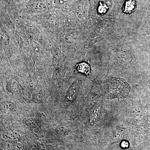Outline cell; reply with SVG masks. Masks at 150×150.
Masks as SVG:
<instances>
[{"label": "cell", "mask_w": 150, "mask_h": 150, "mask_svg": "<svg viewBox=\"0 0 150 150\" xmlns=\"http://www.w3.org/2000/svg\"><path fill=\"white\" fill-rule=\"evenodd\" d=\"M130 87L125 83L119 80H113L108 83L105 95L108 99L126 97L130 92Z\"/></svg>", "instance_id": "obj_1"}, {"label": "cell", "mask_w": 150, "mask_h": 150, "mask_svg": "<svg viewBox=\"0 0 150 150\" xmlns=\"http://www.w3.org/2000/svg\"><path fill=\"white\" fill-rule=\"evenodd\" d=\"M100 110L101 107L99 104L96 105L92 108L89 118L91 125H94L97 122L100 115Z\"/></svg>", "instance_id": "obj_2"}, {"label": "cell", "mask_w": 150, "mask_h": 150, "mask_svg": "<svg viewBox=\"0 0 150 150\" xmlns=\"http://www.w3.org/2000/svg\"><path fill=\"white\" fill-rule=\"evenodd\" d=\"M137 8V2L135 0H126L123 4L122 10L125 13L131 14Z\"/></svg>", "instance_id": "obj_3"}, {"label": "cell", "mask_w": 150, "mask_h": 150, "mask_svg": "<svg viewBox=\"0 0 150 150\" xmlns=\"http://www.w3.org/2000/svg\"><path fill=\"white\" fill-rule=\"evenodd\" d=\"M78 88L76 84H74L71 87L68 91L67 95V98L69 101H74L78 94Z\"/></svg>", "instance_id": "obj_4"}, {"label": "cell", "mask_w": 150, "mask_h": 150, "mask_svg": "<svg viewBox=\"0 0 150 150\" xmlns=\"http://www.w3.org/2000/svg\"><path fill=\"white\" fill-rule=\"evenodd\" d=\"M76 70L79 72L84 74L88 75L90 73V66L87 63L83 62L76 66Z\"/></svg>", "instance_id": "obj_5"}, {"label": "cell", "mask_w": 150, "mask_h": 150, "mask_svg": "<svg viewBox=\"0 0 150 150\" xmlns=\"http://www.w3.org/2000/svg\"><path fill=\"white\" fill-rule=\"evenodd\" d=\"M107 7L106 5L103 3H100V4L98 6V11L100 13H105L107 11Z\"/></svg>", "instance_id": "obj_6"}, {"label": "cell", "mask_w": 150, "mask_h": 150, "mask_svg": "<svg viewBox=\"0 0 150 150\" xmlns=\"http://www.w3.org/2000/svg\"><path fill=\"white\" fill-rule=\"evenodd\" d=\"M121 146L123 148H128L129 146V144L127 142H123L121 143Z\"/></svg>", "instance_id": "obj_7"}]
</instances>
